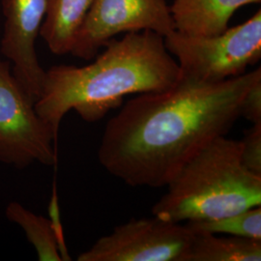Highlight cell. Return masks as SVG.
Instances as JSON below:
<instances>
[{"mask_svg":"<svg viewBox=\"0 0 261 261\" xmlns=\"http://www.w3.org/2000/svg\"><path fill=\"white\" fill-rule=\"evenodd\" d=\"M261 69L221 83L180 77L168 89L139 94L106 125L98 151L110 174L130 187L167 186L188 161L226 136Z\"/></svg>","mask_w":261,"mask_h":261,"instance_id":"cell-1","label":"cell"},{"mask_svg":"<svg viewBox=\"0 0 261 261\" xmlns=\"http://www.w3.org/2000/svg\"><path fill=\"white\" fill-rule=\"evenodd\" d=\"M94 58L83 67L57 65L46 70L35 110L56 140L62 119L72 110L84 121H98L120 107L125 96L162 91L180 79L165 38L149 30L113 38Z\"/></svg>","mask_w":261,"mask_h":261,"instance_id":"cell-2","label":"cell"},{"mask_svg":"<svg viewBox=\"0 0 261 261\" xmlns=\"http://www.w3.org/2000/svg\"><path fill=\"white\" fill-rule=\"evenodd\" d=\"M152 208L161 220H215L261 205V175L246 168L240 140L219 137L188 161Z\"/></svg>","mask_w":261,"mask_h":261,"instance_id":"cell-3","label":"cell"},{"mask_svg":"<svg viewBox=\"0 0 261 261\" xmlns=\"http://www.w3.org/2000/svg\"><path fill=\"white\" fill-rule=\"evenodd\" d=\"M168 53L176 60L180 77L216 84L247 72L261 58V10L242 23L210 36L177 30L165 36Z\"/></svg>","mask_w":261,"mask_h":261,"instance_id":"cell-4","label":"cell"},{"mask_svg":"<svg viewBox=\"0 0 261 261\" xmlns=\"http://www.w3.org/2000/svg\"><path fill=\"white\" fill-rule=\"evenodd\" d=\"M56 142L35 102L13 75L11 63L0 56V162L19 169L35 162L54 167Z\"/></svg>","mask_w":261,"mask_h":261,"instance_id":"cell-5","label":"cell"},{"mask_svg":"<svg viewBox=\"0 0 261 261\" xmlns=\"http://www.w3.org/2000/svg\"><path fill=\"white\" fill-rule=\"evenodd\" d=\"M194 233L157 217L130 220L114 227L77 256L79 261H185Z\"/></svg>","mask_w":261,"mask_h":261,"instance_id":"cell-6","label":"cell"},{"mask_svg":"<svg viewBox=\"0 0 261 261\" xmlns=\"http://www.w3.org/2000/svg\"><path fill=\"white\" fill-rule=\"evenodd\" d=\"M145 30L164 37L175 30L166 0H93L70 55L92 60L117 35Z\"/></svg>","mask_w":261,"mask_h":261,"instance_id":"cell-7","label":"cell"},{"mask_svg":"<svg viewBox=\"0 0 261 261\" xmlns=\"http://www.w3.org/2000/svg\"><path fill=\"white\" fill-rule=\"evenodd\" d=\"M4 16L0 53L12 65L13 75L36 103L46 70L36 53V40L46 16L47 0H2Z\"/></svg>","mask_w":261,"mask_h":261,"instance_id":"cell-8","label":"cell"},{"mask_svg":"<svg viewBox=\"0 0 261 261\" xmlns=\"http://www.w3.org/2000/svg\"><path fill=\"white\" fill-rule=\"evenodd\" d=\"M261 0H174L170 12L175 30L196 35L210 36L224 32L237 10Z\"/></svg>","mask_w":261,"mask_h":261,"instance_id":"cell-9","label":"cell"},{"mask_svg":"<svg viewBox=\"0 0 261 261\" xmlns=\"http://www.w3.org/2000/svg\"><path fill=\"white\" fill-rule=\"evenodd\" d=\"M93 0H47L40 36L56 56L69 55Z\"/></svg>","mask_w":261,"mask_h":261,"instance_id":"cell-10","label":"cell"},{"mask_svg":"<svg viewBox=\"0 0 261 261\" xmlns=\"http://www.w3.org/2000/svg\"><path fill=\"white\" fill-rule=\"evenodd\" d=\"M260 260L261 240L211 233H194L185 257V261Z\"/></svg>","mask_w":261,"mask_h":261,"instance_id":"cell-11","label":"cell"},{"mask_svg":"<svg viewBox=\"0 0 261 261\" xmlns=\"http://www.w3.org/2000/svg\"><path fill=\"white\" fill-rule=\"evenodd\" d=\"M5 215L10 222L22 228L39 260L62 261L49 219L33 213L17 201L10 202Z\"/></svg>","mask_w":261,"mask_h":261,"instance_id":"cell-12","label":"cell"},{"mask_svg":"<svg viewBox=\"0 0 261 261\" xmlns=\"http://www.w3.org/2000/svg\"><path fill=\"white\" fill-rule=\"evenodd\" d=\"M186 225L194 233L228 234L261 240V208L253 207L215 220L191 221Z\"/></svg>","mask_w":261,"mask_h":261,"instance_id":"cell-13","label":"cell"},{"mask_svg":"<svg viewBox=\"0 0 261 261\" xmlns=\"http://www.w3.org/2000/svg\"><path fill=\"white\" fill-rule=\"evenodd\" d=\"M241 143L243 164L253 173L261 175V122L245 130Z\"/></svg>","mask_w":261,"mask_h":261,"instance_id":"cell-14","label":"cell"},{"mask_svg":"<svg viewBox=\"0 0 261 261\" xmlns=\"http://www.w3.org/2000/svg\"><path fill=\"white\" fill-rule=\"evenodd\" d=\"M48 215H49V221L53 227V230L56 235V241L58 245L59 252L61 255L62 261H70L72 258L69 254L67 246H66L65 238H64V232H63V226L60 219V213H59V205H58V196H57V190H56V182L54 183V189L53 194L48 203Z\"/></svg>","mask_w":261,"mask_h":261,"instance_id":"cell-15","label":"cell"},{"mask_svg":"<svg viewBox=\"0 0 261 261\" xmlns=\"http://www.w3.org/2000/svg\"><path fill=\"white\" fill-rule=\"evenodd\" d=\"M240 117L252 122H261V81L256 83L243 98Z\"/></svg>","mask_w":261,"mask_h":261,"instance_id":"cell-16","label":"cell"}]
</instances>
